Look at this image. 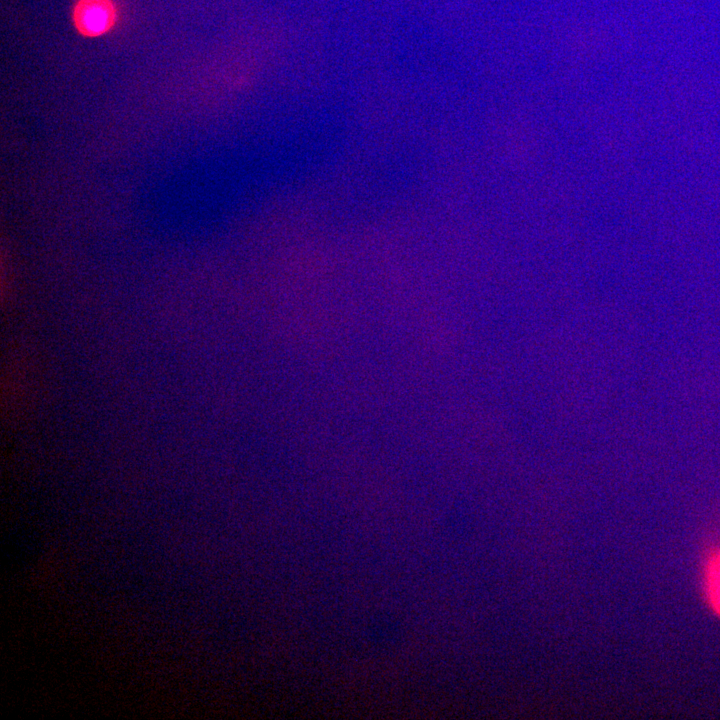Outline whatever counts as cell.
<instances>
[{
  "label": "cell",
  "instance_id": "6da1fadb",
  "mask_svg": "<svg viewBox=\"0 0 720 720\" xmlns=\"http://www.w3.org/2000/svg\"><path fill=\"white\" fill-rule=\"evenodd\" d=\"M119 18L115 0H75L71 22L75 31L85 38H98L111 32Z\"/></svg>",
  "mask_w": 720,
  "mask_h": 720
},
{
  "label": "cell",
  "instance_id": "7a4b0ae2",
  "mask_svg": "<svg viewBox=\"0 0 720 720\" xmlns=\"http://www.w3.org/2000/svg\"><path fill=\"white\" fill-rule=\"evenodd\" d=\"M701 585L708 609L720 619V544L711 547L704 557Z\"/></svg>",
  "mask_w": 720,
  "mask_h": 720
}]
</instances>
